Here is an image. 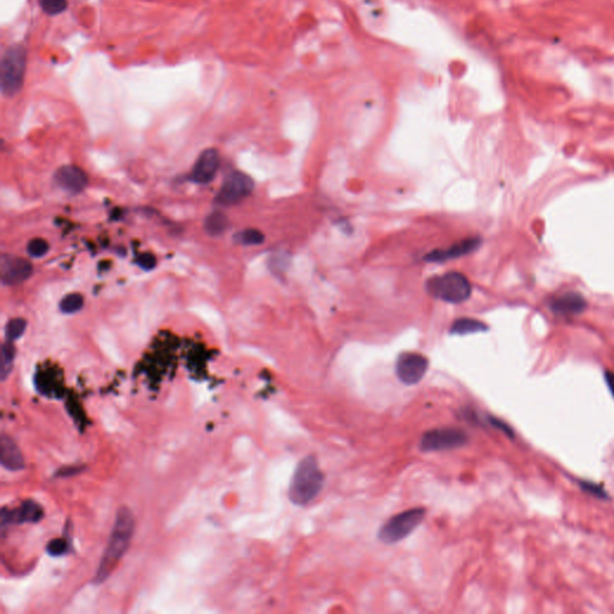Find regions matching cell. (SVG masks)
<instances>
[{"label": "cell", "mask_w": 614, "mask_h": 614, "mask_svg": "<svg viewBox=\"0 0 614 614\" xmlns=\"http://www.w3.org/2000/svg\"><path fill=\"white\" fill-rule=\"evenodd\" d=\"M487 329L488 327L485 323H482L481 320L474 318H458L452 323L450 334L463 336L470 334L484 333Z\"/></svg>", "instance_id": "2e32d148"}, {"label": "cell", "mask_w": 614, "mask_h": 614, "mask_svg": "<svg viewBox=\"0 0 614 614\" xmlns=\"http://www.w3.org/2000/svg\"><path fill=\"white\" fill-rule=\"evenodd\" d=\"M83 305H84V298L78 293H73V294L66 295L60 301L59 308L63 313L70 315V313H76L80 311Z\"/></svg>", "instance_id": "d6986e66"}, {"label": "cell", "mask_w": 614, "mask_h": 614, "mask_svg": "<svg viewBox=\"0 0 614 614\" xmlns=\"http://www.w3.org/2000/svg\"><path fill=\"white\" fill-rule=\"evenodd\" d=\"M27 66V51L22 45L8 48L1 59L0 84L5 96L13 98L21 91Z\"/></svg>", "instance_id": "277c9868"}, {"label": "cell", "mask_w": 614, "mask_h": 614, "mask_svg": "<svg viewBox=\"0 0 614 614\" xmlns=\"http://www.w3.org/2000/svg\"><path fill=\"white\" fill-rule=\"evenodd\" d=\"M428 370V359L415 352H405L396 360L397 378L405 385H417L421 382Z\"/></svg>", "instance_id": "ba28073f"}, {"label": "cell", "mask_w": 614, "mask_h": 614, "mask_svg": "<svg viewBox=\"0 0 614 614\" xmlns=\"http://www.w3.org/2000/svg\"><path fill=\"white\" fill-rule=\"evenodd\" d=\"M3 367H1V380H6L13 370V359H15V347L13 342L6 341L3 345Z\"/></svg>", "instance_id": "ffe728a7"}, {"label": "cell", "mask_w": 614, "mask_h": 614, "mask_svg": "<svg viewBox=\"0 0 614 614\" xmlns=\"http://www.w3.org/2000/svg\"><path fill=\"white\" fill-rule=\"evenodd\" d=\"M27 329V322L22 318H13L10 320L5 328V336L6 341H16L24 334Z\"/></svg>", "instance_id": "44dd1931"}, {"label": "cell", "mask_w": 614, "mask_h": 614, "mask_svg": "<svg viewBox=\"0 0 614 614\" xmlns=\"http://www.w3.org/2000/svg\"><path fill=\"white\" fill-rule=\"evenodd\" d=\"M426 290L431 297L445 303L460 304L470 299L472 285L463 274L449 271L428 278Z\"/></svg>", "instance_id": "3957f363"}, {"label": "cell", "mask_w": 614, "mask_h": 614, "mask_svg": "<svg viewBox=\"0 0 614 614\" xmlns=\"http://www.w3.org/2000/svg\"><path fill=\"white\" fill-rule=\"evenodd\" d=\"M264 234L260 230H255V228L244 230L235 234V241L241 244V245H246V246L260 245L264 241Z\"/></svg>", "instance_id": "ac0fdd59"}, {"label": "cell", "mask_w": 614, "mask_h": 614, "mask_svg": "<svg viewBox=\"0 0 614 614\" xmlns=\"http://www.w3.org/2000/svg\"><path fill=\"white\" fill-rule=\"evenodd\" d=\"M426 517V509L413 508L390 517L378 532V539L383 544L394 545L410 537L418 529Z\"/></svg>", "instance_id": "5b68a950"}, {"label": "cell", "mask_w": 614, "mask_h": 614, "mask_svg": "<svg viewBox=\"0 0 614 614\" xmlns=\"http://www.w3.org/2000/svg\"><path fill=\"white\" fill-rule=\"evenodd\" d=\"M135 532V517L128 508H120L115 515L114 525L112 529L106 550L100 560L95 574V583H103L114 571L120 560L128 552Z\"/></svg>", "instance_id": "6da1fadb"}, {"label": "cell", "mask_w": 614, "mask_h": 614, "mask_svg": "<svg viewBox=\"0 0 614 614\" xmlns=\"http://www.w3.org/2000/svg\"><path fill=\"white\" fill-rule=\"evenodd\" d=\"M487 421H488L491 426H493L495 428H497V430H499V431L503 432L504 435L509 437V438L515 440V432L512 430L511 426H509L507 422H504L503 420L495 418V417H492V415H488V417H487Z\"/></svg>", "instance_id": "484cf974"}, {"label": "cell", "mask_w": 614, "mask_h": 614, "mask_svg": "<svg viewBox=\"0 0 614 614\" xmlns=\"http://www.w3.org/2000/svg\"><path fill=\"white\" fill-rule=\"evenodd\" d=\"M480 245H481V239L478 238V237H473V238L462 240L460 243L454 244L451 248L430 252L425 257V260L442 263V262H445V260H455V258H460V257L470 255V253L475 251V250H478Z\"/></svg>", "instance_id": "5bb4252c"}, {"label": "cell", "mask_w": 614, "mask_h": 614, "mask_svg": "<svg viewBox=\"0 0 614 614\" xmlns=\"http://www.w3.org/2000/svg\"><path fill=\"white\" fill-rule=\"evenodd\" d=\"M1 465L11 472L24 468V458L15 440L8 435H1Z\"/></svg>", "instance_id": "9a60e30c"}, {"label": "cell", "mask_w": 614, "mask_h": 614, "mask_svg": "<svg viewBox=\"0 0 614 614\" xmlns=\"http://www.w3.org/2000/svg\"><path fill=\"white\" fill-rule=\"evenodd\" d=\"M43 516V510L40 504L34 500H27L18 508H4L1 510V528L4 530L9 525H22V523H34L38 522Z\"/></svg>", "instance_id": "9c48e42d"}, {"label": "cell", "mask_w": 614, "mask_h": 614, "mask_svg": "<svg viewBox=\"0 0 614 614\" xmlns=\"http://www.w3.org/2000/svg\"><path fill=\"white\" fill-rule=\"evenodd\" d=\"M57 185L70 193H80L86 188L88 177L80 167L68 165L60 167L54 175Z\"/></svg>", "instance_id": "4fadbf2b"}, {"label": "cell", "mask_w": 614, "mask_h": 614, "mask_svg": "<svg viewBox=\"0 0 614 614\" xmlns=\"http://www.w3.org/2000/svg\"><path fill=\"white\" fill-rule=\"evenodd\" d=\"M136 262L144 270H151L156 265V258L151 253H142L141 256L137 257Z\"/></svg>", "instance_id": "4316f807"}, {"label": "cell", "mask_w": 614, "mask_h": 614, "mask_svg": "<svg viewBox=\"0 0 614 614\" xmlns=\"http://www.w3.org/2000/svg\"><path fill=\"white\" fill-rule=\"evenodd\" d=\"M255 188L253 180L243 172H233L227 177L216 195L215 202L223 207H232L250 196Z\"/></svg>", "instance_id": "52a82bcc"}, {"label": "cell", "mask_w": 614, "mask_h": 614, "mask_svg": "<svg viewBox=\"0 0 614 614\" xmlns=\"http://www.w3.org/2000/svg\"><path fill=\"white\" fill-rule=\"evenodd\" d=\"M551 311L557 316L571 317L581 315L587 307V301L582 295L575 292H567L555 295L550 300Z\"/></svg>", "instance_id": "8fae6325"}, {"label": "cell", "mask_w": 614, "mask_h": 614, "mask_svg": "<svg viewBox=\"0 0 614 614\" xmlns=\"http://www.w3.org/2000/svg\"><path fill=\"white\" fill-rule=\"evenodd\" d=\"M220 166L218 150L207 149L197 158L191 178L196 184H208L215 178Z\"/></svg>", "instance_id": "7c38bea8"}, {"label": "cell", "mask_w": 614, "mask_h": 614, "mask_svg": "<svg viewBox=\"0 0 614 614\" xmlns=\"http://www.w3.org/2000/svg\"><path fill=\"white\" fill-rule=\"evenodd\" d=\"M40 8L50 16H57L68 9V0H38Z\"/></svg>", "instance_id": "7402d4cb"}, {"label": "cell", "mask_w": 614, "mask_h": 614, "mask_svg": "<svg viewBox=\"0 0 614 614\" xmlns=\"http://www.w3.org/2000/svg\"><path fill=\"white\" fill-rule=\"evenodd\" d=\"M48 248V243L46 240L41 239V238H36V239H33L28 244V253H29V256L34 257V258H38V257H43L47 253Z\"/></svg>", "instance_id": "cb8c5ba5"}, {"label": "cell", "mask_w": 614, "mask_h": 614, "mask_svg": "<svg viewBox=\"0 0 614 614\" xmlns=\"http://www.w3.org/2000/svg\"><path fill=\"white\" fill-rule=\"evenodd\" d=\"M467 432L457 427H442L426 431L420 438L419 449L422 452L450 451L468 443Z\"/></svg>", "instance_id": "8992f818"}, {"label": "cell", "mask_w": 614, "mask_h": 614, "mask_svg": "<svg viewBox=\"0 0 614 614\" xmlns=\"http://www.w3.org/2000/svg\"><path fill=\"white\" fill-rule=\"evenodd\" d=\"M68 547L70 545H68V540L66 539H54L48 544L47 552L51 555L59 557V555H65L68 552Z\"/></svg>", "instance_id": "d4e9b609"}, {"label": "cell", "mask_w": 614, "mask_h": 614, "mask_svg": "<svg viewBox=\"0 0 614 614\" xmlns=\"http://www.w3.org/2000/svg\"><path fill=\"white\" fill-rule=\"evenodd\" d=\"M578 485H580L581 490L585 492V493H588V495H593V497L602 499V500H607V499L610 498L605 488L601 485H597L595 482L589 481V480H581V481H578Z\"/></svg>", "instance_id": "603a6c76"}, {"label": "cell", "mask_w": 614, "mask_h": 614, "mask_svg": "<svg viewBox=\"0 0 614 614\" xmlns=\"http://www.w3.org/2000/svg\"><path fill=\"white\" fill-rule=\"evenodd\" d=\"M33 267L23 258L4 256L1 260V281L6 286L20 285L30 278Z\"/></svg>", "instance_id": "30bf717a"}, {"label": "cell", "mask_w": 614, "mask_h": 614, "mask_svg": "<svg viewBox=\"0 0 614 614\" xmlns=\"http://www.w3.org/2000/svg\"><path fill=\"white\" fill-rule=\"evenodd\" d=\"M604 377H605L607 387H608V389H610L611 394H612V396H613L614 398V372L605 371V373H604Z\"/></svg>", "instance_id": "83f0119b"}, {"label": "cell", "mask_w": 614, "mask_h": 614, "mask_svg": "<svg viewBox=\"0 0 614 614\" xmlns=\"http://www.w3.org/2000/svg\"><path fill=\"white\" fill-rule=\"evenodd\" d=\"M230 226V220L226 214L221 211H213L205 218L204 230L210 237H220L226 232Z\"/></svg>", "instance_id": "e0dca14e"}, {"label": "cell", "mask_w": 614, "mask_h": 614, "mask_svg": "<svg viewBox=\"0 0 614 614\" xmlns=\"http://www.w3.org/2000/svg\"><path fill=\"white\" fill-rule=\"evenodd\" d=\"M324 484L325 474L320 470L316 457L313 455L304 457L295 468L288 488L290 503L297 507H306L320 495Z\"/></svg>", "instance_id": "7a4b0ae2"}]
</instances>
